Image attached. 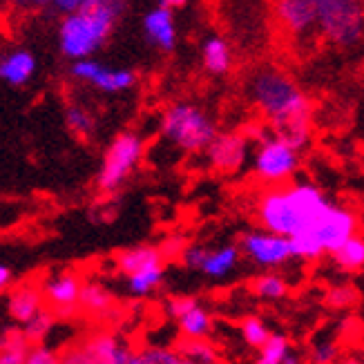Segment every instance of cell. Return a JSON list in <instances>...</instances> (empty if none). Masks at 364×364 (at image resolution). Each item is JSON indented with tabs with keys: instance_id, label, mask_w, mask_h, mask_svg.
<instances>
[{
	"instance_id": "1",
	"label": "cell",
	"mask_w": 364,
	"mask_h": 364,
	"mask_svg": "<svg viewBox=\"0 0 364 364\" xmlns=\"http://www.w3.org/2000/svg\"><path fill=\"white\" fill-rule=\"evenodd\" d=\"M248 97L273 134L302 152L313 134V103L295 78L279 68H259L248 81Z\"/></svg>"
},
{
	"instance_id": "2",
	"label": "cell",
	"mask_w": 364,
	"mask_h": 364,
	"mask_svg": "<svg viewBox=\"0 0 364 364\" xmlns=\"http://www.w3.org/2000/svg\"><path fill=\"white\" fill-rule=\"evenodd\" d=\"M333 208L324 190L315 183L297 181L266 190L257 201L259 228L293 240L295 235L311 230Z\"/></svg>"
},
{
	"instance_id": "3",
	"label": "cell",
	"mask_w": 364,
	"mask_h": 364,
	"mask_svg": "<svg viewBox=\"0 0 364 364\" xmlns=\"http://www.w3.org/2000/svg\"><path fill=\"white\" fill-rule=\"evenodd\" d=\"M117 18V9L107 7L101 0H87L78 11L63 16L58 27L60 52L74 63L92 58L112 34Z\"/></svg>"
},
{
	"instance_id": "4",
	"label": "cell",
	"mask_w": 364,
	"mask_h": 364,
	"mask_svg": "<svg viewBox=\"0 0 364 364\" xmlns=\"http://www.w3.org/2000/svg\"><path fill=\"white\" fill-rule=\"evenodd\" d=\"M159 130L168 144L188 154L205 152L219 134L215 119L203 107L188 101L172 103L164 109Z\"/></svg>"
},
{
	"instance_id": "5",
	"label": "cell",
	"mask_w": 364,
	"mask_h": 364,
	"mask_svg": "<svg viewBox=\"0 0 364 364\" xmlns=\"http://www.w3.org/2000/svg\"><path fill=\"white\" fill-rule=\"evenodd\" d=\"M358 230H360L358 215L349 208H342V205L333 203V208L311 230L295 235L291 240V246L297 259L315 262L324 255H333L340 246H344L351 237L358 235Z\"/></svg>"
},
{
	"instance_id": "6",
	"label": "cell",
	"mask_w": 364,
	"mask_h": 364,
	"mask_svg": "<svg viewBox=\"0 0 364 364\" xmlns=\"http://www.w3.org/2000/svg\"><path fill=\"white\" fill-rule=\"evenodd\" d=\"M146 152V141L141 134L125 130L117 134L103 152L101 168L97 172V190L101 195H114L125 186L139 168Z\"/></svg>"
},
{
	"instance_id": "7",
	"label": "cell",
	"mask_w": 364,
	"mask_h": 364,
	"mask_svg": "<svg viewBox=\"0 0 364 364\" xmlns=\"http://www.w3.org/2000/svg\"><path fill=\"white\" fill-rule=\"evenodd\" d=\"M320 34L336 47H353L364 38V0H315Z\"/></svg>"
},
{
	"instance_id": "8",
	"label": "cell",
	"mask_w": 364,
	"mask_h": 364,
	"mask_svg": "<svg viewBox=\"0 0 364 364\" xmlns=\"http://www.w3.org/2000/svg\"><path fill=\"white\" fill-rule=\"evenodd\" d=\"M250 161H252V172L264 183H271L277 188V186H287L297 175L302 156H299V150L287 144L282 136L264 134L257 141L255 150H252Z\"/></svg>"
},
{
	"instance_id": "9",
	"label": "cell",
	"mask_w": 364,
	"mask_h": 364,
	"mask_svg": "<svg viewBox=\"0 0 364 364\" xmlns=\"http://www.w3.org/2000/svg\"><path fill=\"white\" fill-rule=\"evenodd\" d=\"M237 246H240L242 257L248 264L264 268V271H273V268H279L284 264H289L291 259H295L291 240L279 237L275 232H268L264 228L244 232Z\"/></svg>"
},
{
	"instance_id": "10",
	"label": "cell",
	"mask_w": 364,
	"mask_h": 364,
	"mask_svg": "<svg viewBox=\"0 0 364 364\" xmlns=\"http://www.w3.org/2000/svg\"><path fill=\"white\" fill-rule=\"evenodd\" d=\"M181 264L190 271H197L208 279H226L230 277L242 262V252L237 244L221 246H203L190 244L181 252Z\"/></svg>"
},
{
	"instance_id": "11",
	"label": "cell",
	"mask_w": 364,
	"mask_h": 364,
	"mask_svg": "<svg viewBox=\"0 0 364 364\" xmlns=\"http://www.w3.org/2000/svg\"><path fill=\"white\" fill-rule=\"evenodd\" d=\"M203 154L217 175L235 177L250 159V136L246 132H219Z\"/></svg>"
},
{
	"instance_id": "12",
	"label": "cell",
	"mask_w": 364,
	"mask_h": 364,
	"mask_svg": "<svg viewBox=\"0 0 364 364\" xmlns=\"http://www.w3.org/2000/svg\"><path fill=\"white\" fill-rule=\"evenodd\" d=\"M72 76L76 81L87 83L94 90L105 92V94H119V92H128L136 85V74L128 68H109L103 63L85 58V60H76L72 63Z\"/></svg>"
},
{
	"instance_id": "13",
	"label": "cell",
	"mask_w": 364,
	"mask_h": 364,
	"mask_svg": "<svg viewBox=\"0 0 364 364\" xmlns=\"http://www.w3.org/2000/svg\"><path fill=\"white\" fill-rule=\"evenodd\" d=\"M83 279L74 271H63L52 275L43 284V299L45 306L54 315H72L74 309L81 302V291H83Z\"/></svg>"
},
{
	"instance_id": "14",
	"label": "cell",
	"mask_w": 364,
	"mask_h": 364,
	"mask_svg": "<svg viewBox=\"0 0 364 364\" xmlns=\"http://www.w3.org/2000/svg\"><path fill=\"white\" fill-rule=\"evenodd\" d=\"M83 342L94 360H97V364H146L144 353L132 349L128 342H123L114 333L99 331V333L87 336Z\"/></svg>"
},
{
	"instance_id": "15",
	"label": "cell",
	"mask_w": 364,
	"mask_h": 364,
	"mask_svg": "<svg viewBox=\"0 0 364 364\" xmlns=\"http://www.w3.org/2000/svg\"><path fill=\"white\" fill-rule=\"evenodd\" d=\"M275 18L293 36H306L318 29L315 0H275Z\"/></svg>"
},
{
	"instance_id": "16",
	"label": "cell",
	"mask_w": 364,
	"mask_h": 364,
	"mask_svg": "<svg viewBox=\"0 0 364 364\" xmlns=\"http://www.w3.org/2000/svg\"><path fill=\"white\" fill-rule=\"evenodd\" d=\"M144 34L159 52H172L177 47V21L172 9L156 5L144 16Z\"/></svg>"
},
{
	"instance_id": "17",
	"label": "cell",
	"mask_w": 364,
	"mask_h": 364,
	"mask_svg": "<svg viewBox=\"0 0 364 364\" xmlns=\"http://www.w3.org/2000/svg\"><path fill=\"white\" fill-rule=\"evenodd\" d=\"M7 315L18 324H27L31 318L47 309L45 299H43V289L36 287V284H18L7 293V302H5Z\"/></svg>"
},
{
	"instance_id": "18",
	"label": "cell",
	"mask_w": 364,
	"mask_h": 364,
	"mask_svg": "<svg viewBox=\"0 0 364 364\" xmlns=\"http://www.w3.org/2000/svg\"><path fill=\"white\" fill-rule=\"evenodd\" d=\"M38 70V60L29 50H11L7 54L0 56V81H5L7 85L21 87L27 85L34 78Z\"/></svg>"
},
{
	"instance_id": "19",
	"label": "cell",
	"mask_w": 364,
	"mask_h": 364,
	"mask_svg": "<svg viewBox=\"0 0 364 364\" xmlns=\"http://www.w3.org/2000/svg\"><path fill=\"white\" fill-rule=\"evenodd\" d=\"M164 252L159 250V246H150V244H141V246H132V248H125L121 252H117V268L123 277H130L136 275L141 271L152 266H159L164 264Z\"/></svg>"
},
{
	"instance_id": "20",
	"label": "cell",
	"mask_w": 364,
	"mask_h": 364,
	"mask_svg": "<svg viewBox=\"0 0 364 364\" xmlns=\"http://www.w3.org/2000/svg\"><path fill=\"white\" fill-rule=\"evenodd\" d=\"M201 63L203 70L213 76H224L232 68V50L226 38L208 36L201 45Z\"/></svg>"
},
{
	"instance_id": "21",
	"label": "cell",
	"mask_w": 364,
	"mask_h": 364,
	"mask_svg": "<svg viewBox=\"0 0 364 364\" xmlns=\"http://www.w3.org/2000/svg\"><path fill=\"white\" fill-rule=\"evenodd\" d=\"M78 306L87 315H92V318H107L117 306V297L101 282H85Z\"/></svg>"
},
{
	"instance_id": "22",
	"label": "cell",
	"mask_w": 364,
	"mask_h": 364,
	"mask_svg": "<svg viewBox=\"0 0 364 364\" xmlns=\"http://www.w3.org/2000/svg\"><path fill=\"white\" fill-rule=\"evenodd\" d=\"M177 326H179L181 338H190V340H208L215 331L210 311L201 304H197L193 311H188L183 318H179Z\"/></svg>"
},
{
	"instance_id": "23",
	"label": "cell",
	"mask_w": 364,
	"mask_h": 364,
	"mask_svg": "<svg viewBox=\"0 0 364 364\" xmlns=\"http://www.w3.org/2000/svg\"><path fill=\"white\" fill-rule=\"evenodd\" d=\"M250 295L259 302H279L289 295V282L277 273H264L250 279Z\"/></svg>"
},
{
	"instance_id": "24",
	"label": "cell",
	"mask_w": 364,
	"mask_h": 364,
	"mask_svg": "<svg viewBox=\"0 0 364 364\" xmlns=\"http://www.w3.org/2000/svg\"><path fill=\"white\" fill-rule=\"evenodd\" d=\"M333 264L342 273H360L364 271V237L355 235L351 237L344 246H340L333 255H331Z\"/></svg>"
},
{
	"instance_id": "25",
	"label": "cell",
	"mask_w": 364,
	"mask_h": 364,
	"mask_svg": "<svg viewBox=\"0 0 364 364\" xmlns=\"http://www.w3.org/2000/svg\"><path fill=\"white\" fill-rule=\"evenodd\" d=\"M175 351L193 364H219V351L210 340H190L181 338L175 344Z\"/></svg>"
},
{
	"instance_id": "26",
	"label": "cell",
	"mask_w": 364,
	"mask_h": 364,
	"mask_svg": "<svg viewBox=\"0 0 364 364\" xmlns=\"http://www.w3.org/2000/svg\"><path fill=\"white\" fill-rule=\"evenodd\" d=\"M164 277H166V264H159L146 268V271H141L136 275L125 277V287H128V293L132 297H148L161 287Z\"/></svg>"
},
{
	"instance_id": "27",
	"label": "cell",
	"mask_w": 364,
	"mask_h": 364,
	"mask_svg": "<svg viewBox=\"0 0 364 364\" xmlns=\"http://www.w3.org/2000/svg\"><path fill=\"white\" fill-rule=\"evenodd\" d=\"M31 349L23 331H11L0 338V364H25Z\"/></svg>"
},
{
	"instance_id": "28",
	"label": "cell",
	"mask_w": 364,
	"mask_h": 364,
	"mask_svg": "<svg viewBox=\"0 0 364 364\" xmlns=\"http://www.w3.org/2000/svg\"><path fill=\"white\" fill-rule=\"evenodd\" d=\"M240 333H242V340L246 342V346L259 351L262 346L271 340L273 331L259 315H246V318H242V322H240Z\"/></svg>"
},
{
	"instance_id": "29",
	"label": "cell",
	"mask_w": 364,
	"mask_h": 364,
	"mask_svg": "<svg viewBox=\"0 0 364 364\" xmlns=\"http://www.w3.org/2000/svg\"><path fill=\"white\" fill-rule=\"evenodd\" d=\"M289 353H291V340L282 333H273L271 340L257 351V358L252 364H284Z\"/></svg>"
},
{
	"instance_id": "30",
	"label": "cell",
	"mask_w": 364,
	"mask_h": 364,
	"mask_svg": "<svg viewBox=\"0 0 364 364\" xmlns=\"http://www.w3.org/2000/svg\"><path fill=\"white\" fill-rule=\"evenodd\" d=\"M324 302L333 311H351L360 302V291L353 284H336L326 291Z\"/></svg>"
},
{
	"instance_id": "31",
	"label": "cell",
	"mask_w": 364,
	"mask_h": 364,
	"mask_svg": "<svg viewBox=\"0 0 364 364\" xmlns=\"http://www.w3.org/2000/svg\"><path fill=\"white\" fill-rule=\"evenodd\" d=\"M54 324H56V315L50 309H43L36 318H31L27 324H23V336L29 340V344H43V340L54 328Z\"/></svg>"
},
{
	"instance_id": "32",
	"label": "cell",
	"mask_w": 364,
	"mask_h": 364,
	"mask_svg": "<svg viewBox=\"0 0 364 364\" xmlns=\"http://www.w3.org/2000/svg\"><path fill=\"white\" fill-rule=\"evenodd\" d=\"M11 5L21 9H54L63 16L81 9L87 0H9Z\"/></svg>"
},
{
	"instance_id": "33",
	"label": "cell",
	"mask_w": 364,
	"mask_h": 364,
	"mask_svg": "<svg viewBox=\"0 0 364 364\" xmlns=\"http://www.w3.org/2000/svg\"><path fill=\"white\" fill-rule=\"evenodd\" d=\"M65 125L72 134L85 139L94 132V117L81 105H68L65 107Z\"/></svg>"
},
{
	"instance_id": "34",
	"label": "cell",
	"mask_w": 364,
	"mask_h": 364,
	"mask_svg": "<svg viewBox=\"0 0 364 364\" xmlns=\"http://www.w3.org/2000/svg\"><path fill=\"white\" fill-rule=\"evenodd\" d=\"M340 358V346L333 340H322L311 346L309 364H338Z\"/></svg>"
},
{
	"instance_id": "35",
	"label": "cell",
	"mask_w": 364,
	"mask_h": 364,
	"mask_svg": "<svg viewBox=\"0 0 364 364\" xmlns=\"http://www.w3.org/2000/svg\"><path fill=\"white\" fill-rule=\"evenodd\" d=\"M141 353L146 364H188L175 349H168V346H146Z\"/></svg>"
},
{
	"instance_id": "36",
	"label": "cell",
	"mask_w": 364,
	"mask_h": 364,
	"mask_svg": "<svg viewBox=\"0 0 364 364\" xmlns=\"http://www.w3.org/2000/svg\"><path fill=\"white\" fill-rule=\"evenodd\" d=\"M60 364H97L94 355L85 346V342L70 344L65 351H60Z\"/></svg>"
},
{
	"instance_id": "37",
	"label": "cell",
	"mask_w": 364,
	"mask_h": 364,
	"mask_svg": "<svg viewBox=\"0 0 364 364\" xmlns=\"http://www.w3.org/2000/svg\"><path fill=\"white\" fill-rule=\"evenodd\" d=\"M25 364H60V353L54 351L52 346H47L45 342L43 344H31Z\"/></svg>"
},
{
	"instance_id": "38",
	"label": "cell",
	"mask_w": 364,
	"mask_h": 364,
	"mask_svg": "<svg viewBox=\"0 0 364 364\" xmlns=\"http://www.w3.org/2000/svg\"><path fill=\"white\" fill-rule=\"evenodd\" d=\"M197 304H201V302H199L197 297H193V295H175V297L168 299L166 311H168V315H170L172 320H179V318H183L188 311H193Z\"/></svg>"
},
{
	"instance_id": "39",
	"label": "cell",
	"mask_w": 364,
	"mask_h": 364,
	"mask_svg": "<svg viewBox=\"0 0 364 364\" xmlns=\"http://www.w3.org/2000/svg\"><path fill=\"white\" fill-rule=\"evenodd\" d=\"M186 242L181 237H172L170 242H166L164 246H159V250L164 252V257H181V252L186 250Z\"/></svg>"
},
{
	"instance_id": "40",
	"label": "cell",
	"mask_w": 364,
	"mask_h": 364,
	"mask_svg": "<svg viewBox=\"0 0 364 364\" xmlns=\"http://www.w3.org/2000/svg\"><path fill=\"white\" fill-rule=\"evenodd\" d=\"M11 282H14V273H11V268H9L7 264H0V295L9 291Z\"/></svg>"
},
{
	"instance_id": "41",
	"label": "cell",
	"mask_w": 364,
	"mask_h": 364,
	"mask_svg": "<svg viewBox=\"0 0 364 364\" xmlns=\"http://www.w3.org/2000/svg\"><path fill=\"white\" fill-rule=\"evenodd\" d=\"M101 3H105L107 7H112V9H117L119 14L123 11V7L128 5V0H101Z\"/></svg>"
},
{
	"instance_id": "42",
	"label": "cell",
	"mask_w": 364,
	"mask_h": 364,
	"mask_svg": "<svg viewBox=\"0 0 364 364\" xmlns=\"http://www.w3.org/2000/svg\"><path fill=\"white\" fill-rule=\"evenodd\" d=\"M161 5L168 7V9H177V7L188 5V0H161Z\"/></svg>"
},
{
	"instance_id": "43",
	"label": "cell",
	"mask_w": 364,
	"mask_h": 364,
	"mask_svg": "<svg viewBox=\"0 0 364 364\" xmlns=\"http://www.w3.org/2000/svg\"><path fill=\"white\" fill-rule=\"evenodd\" d=\"M284 364H302V358L291 351V353L287 355V360H284Z\"/></svg>"
},
{
	"instance_id": "44",
	"label": "cell",
	"mask_w": 364,
	"mask_h": 364,
	"mask_svg": "<svg viewBox=\"0 0 364 364\" xmlns=\"http://www.w3.org/2000/svg\"><path fill=\"white\" fill-rule=\"evenodd\" d=\"M338 364H364V360L362 358H358V355H351V358H344L342 362H338Z\"/></svg>"
},
{
	"instance_id": "45",
	"label": "cell",
	"mask_w": 364,
	"mask_h": 364,
	"mask_svg": "<svg viewBox=\"0 0 364 364\" xmlns=\"http://www.w3.org/2000/svg\"><path fill=\"white\" fill-rule=\"evenodd\" d=\"M188 364H193V362H188Z\"/></svg>"
}]
</instances>
